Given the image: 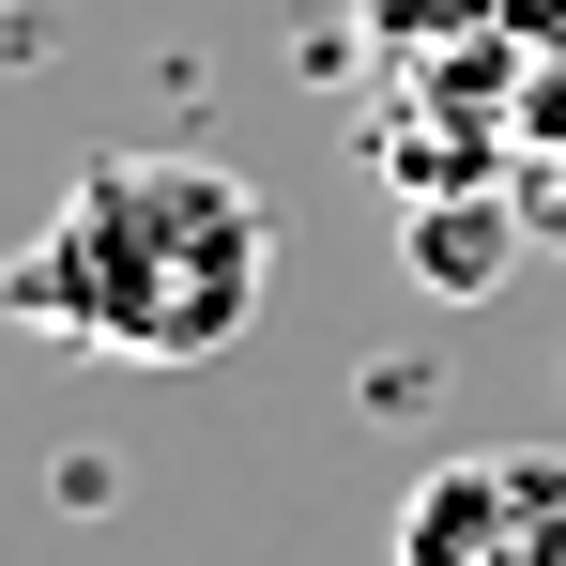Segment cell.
I'll use <instances>...</instances> for the list:
<instances>
[{"label":"cell","instance_id":"obj_1","mask_svg":"<svg viewBox=\"0 0 566 566\" xmlns=\"http://www.w3.org/2000/svg\"><path fill=\"white\" fill-rule=\"evenodd\" d=\"M261 276H276V214L245 169L214 154H93L62 214L15 245L0 306L31 337H77V353H123V368H199L261 322Z\"/></svg>","mask_w":566,"mask_h":566},{"label":"cell","instance_id":"obj_2","mask_svg":"<svg viewBox=\"0 0 566 566\" xmlns=\"http://www.w3.org/2000/svg\"><path fill=\"white\" fill-rule=\"evenodd\" d=\"M398 566H566V460L552 444L429 460L398 505Z\"/></svg>","mask_w":566,"mask_h":566},{"label":"cell","instance_id":"obj_3","mask_svg":"<svg viewBox=\"0 0 566 566\" xmlns=\"http://www.w3.org/2000/svg\"><path fill=\"white\" fill-rule=\"evenodd\" d=\"M521 230H536V214L505 185H429V199H398V276L444 291V306H474V291L521 276Z\"/></svg>","mask_w":566,"mask_h":566},{"label":"cell","instance_id":"obj_4","mask_svg":"<svg viewBox=\"0 0 566 566\" xmlns=\"http://www.w3.org/2000/svg\"><path fill=\"white\" fill-rule=\"evenodd\" d=\"M490 15H505L521 46H566V0H490Z\"/></svg>","mask_w":566,"mask_h":566},{"label":"cell","instance_id":"obj_5","mask_svg":"<svg viewBox=\"0 0 566 566\" xmlns=\"http://www.w3.org/2000/svg\"><path fill=\"white\" fill-rule=\"evenodd\" d=\"M0 62H15V0H0Z\"/></svg>","mask_w":566,"mask_h":566}]
</instances>
